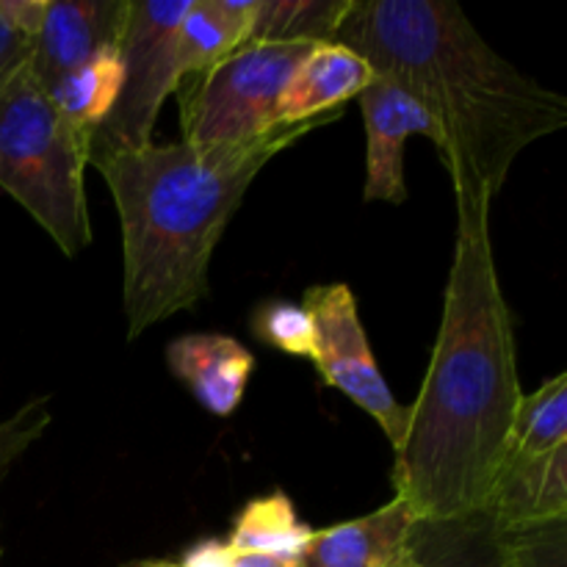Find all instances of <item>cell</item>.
Listing matches in <instances>:
<instances>
[{"instance_id": "2e32d148", "label": "cell", "mask_w": 567, "mask_h": 567, "mask_svg": "<svg viewBox=\"0 0 567 567\" xmlns=\"http://www.w3.org/2000/svg\"><path fill=\"white\" fill-rule=\"evenodd\" d=\"M310 529L299 518L297 507L282 491L252 498L233 520L227 546L238 554H269V557H297L308 546Z\"/></svg>"}, {"instance_id": "ffe728a7", "label": "cell", "mask_w": 567, "mask_h": 567, "mask_svg": "<svg viewBox=\"0 0 567 567\" xmlns=\"http://www.w3.org/2000/svg\"><path fill=\"white\" fill-rule=\"evenodd\" d=\"M252 332L271 349H280L291 358H313V327L302 305L288 299L258 305L252 316Z\"/></svg>"}, {"instance_id": "8fae6325", "label": "cell", "mask_w": 567, "mask_h": 567, "mask_svg": "<svg viewBox=\"0 0 567 567\" xmlns=\"http://www.w3.org/2000/svg\"><path fill=\"white\" fill-rule=\"evenodd\" d=\"M166 365L199 408L216 419L236 413L255 371L252 349L221 332H192L166 347Z\"/></svg>"}, {"instance_id": "7402d4cb", "label": "cell", "mask_w": 567, "mask_h": 567, "mask_svg": "<svg viewBox=\"0 0 567 567\" xmlns=\"http://www.w3.org/2000/svg\"><path fill=\"white\" fill-rule=\"evenodd\" d=\"M31 39L6 25L3 17H0V92L20 72V66L31 59Z\"/></svg>"}, {"instance_id": "9a60e30c", "label": "cell", "mask_w": 567, "mask_h": 567, "mask_svg": "<svg viewBox=\"0 0 567 567\" xmlns=\"http://www.w3.org/2000/svg\"><path fill=\"white\" fill-rule=\"evenodd\" d=\"M252 14L255 0H192L175 37L181 78L199 75L241 50Z\"/></svg>"}, {"instance_id": "9c48e42d", "label": "cell", "mask_w": 567, "mask_h": 567, "mask_svg": "<svg viewBox=\"0 0 567 567\" xmlns=\"http://www.w3.org/2000/svg\"><path fill=\"white\" fill-rule=\"evenodd\" d=\"M127 0H48L28 70L44 89L109 48H120Z\"/></svg>"}, {"instance_id": "7a4b0ae2", "label": "cell", "mask_w": 567, "mask_h": 567, "mask_svg": "<svg viewBox=\"0 0 567 567\" xmlns=\"http://www.w3.org/2000/svg\"><path fill=\"white\" fill-rule=\"evenodd\" d=\"M332 42L437 122L454 199L496 203L518 155L567 125V97L504 59L449 0H352Z\"/></svg>"}, {"instance_id": "484cf974", "label": "cell", "mask_w": 567, "mask_h": 567, "mask_svg": "<svg viewBox=\"0 0 567 567\" xmlns=\"http://www.w3.org/2000/svg\"><path fill=\"white\" fill-rule=\"evenodd\" d=\"M0 563H3V540H0Z\"/></svg>"}, {"instance_id": "4fadbf2b", "label": "cell", "mask_w": 567, "mask_h": 567, "mask_svg": "<svg viewBox=\"0 0 567 567\" xmlns=\"http://www.w3.org/2000/svg\"><path fill=\"white\" fill-rule=\"evenodd\" d=\"M371 78L374 70L354 50L336 42L313 44L288 78L277 109L280 125H297L341 111L347 100L358 97L369 86Z\"/></svg>"}, {"instance_id": "7c38bea8", "label": "cell", "mask_w": 567, "mask_h": 567, "mask_svg": "<svg viewBox=\"0 0 567 567\" xmlns=\"http://www.w3.org/2000/svg\"><path fill=\"white\" fill-rule=\"evenodd\" d=\"M485 509L504 529L567 520V443L546 454H507Z\"/></svg>"}, {"instance_id": "5b68a950", "label": "cell", "mask_w": 567, "mask_h": 567, "mask_svg": "<svg viewBox=\"0 0 567 567\" xmlns=\"http://www.w3.org/2000/svg\"><path fill=\"white\" fill-rule=\"evenodd\" d=\"M319 42L244 44L221 64L183 78L181 125L183 142L238 144L264 136L280 125V97L288 78Z\"/></svg>"}, {"instance_id": "52a82bcc", "label": "cell", "mask_w": 567, "mask_h": 567, "mask_svg": "<svg viewBox=\"0 0 567 567\" xmlns=\"http://www.w3.org/2000/svg\"><path fill=\"white\" fill-rule=\"evenodd\" d=\"M302 308L313 327V363L327 385L338 388L363 413L380 424L393 449L402 446L410 408H404L388 388L369 336L360 321L358 299L347 282H324L305 293Z\"/></svg>"}, {"instance_id": "44dd1931", "label": "cell", "mask_w": 567, "mask_h": 567, "mask_svg": "<svg viewBox=\"0 0 567 567\" xmlns=\"http://www.w3.org/2000/svg\"><path fill=\"white\" fill-rule=\"evenodd\" d=\"M50 421H53L50 396L28 399L9 419L0 421V485L14 471V465L25 457L28 449L42 441Z\"/></svg>"}, {"instance_id": "603a6c76", "label": "cell", "mask_w": 567, "mask_h": 567, "mask_svg": "<svg viewBox=\"0 0 567 567\" xmlns=\"http://www.w3.org/2000/svg\"><path fill=\"white\" fill-rule=\"evenodd\" d=\"M233 548L227 540H199L183 554L177 567H230L233 563Z\"/></svg>"}, {"instance_id": "30bf717a", "label": "cell", "mask_w": 567, "mask_h": 567, "mask_svg": "<svg viewBox=\"0 0 567 567\" xmlns=\"http://www.w3.org/2000/svg\"><path fill=\"white\" fill-rule=\"evenodd\" d=\"M415 520L404 498L382 504L363 518L313 529L299 554L302 567H404L410 557V537Z\"/></svg>"}, {"instance_id": "5bb4252c", "label": "cell", "mask_w": 567, "mask_h": 567, "mask_svg": "<svg viewBox=\"0 0 567 567\" xmlns=\"http://www.w3.org/2000/svg\"><path fill=\"white\" fill-rule=\"evenodd\" d=\"M404 567H518L507 529L491 509L415 520Z\"/></svg>"}, {"instance_id": "d4e9b609", "label": "cell", "mask_w": 567, "mask_h": 567, "mask_svg": "<svg viewBox=\"0 0 567 567\" xmlns=\"http://www.w3.org/2000/svg\"><path fill=\"white\" fill-rule=\"evenodd\" d=\"M127 567H177V563H164V559H153V563H136Z\"/></svg>"}, {"instance_id": "8992f818", "label": "cell", "mask_w": 567, "mask_h": 567, "mask_svg": "<svg viewBox=\"0 0 567 567\" xmlns=\"http://www.w3.org/2000/svg\"><path fill=\"white\" fill-rule=\"evenodd\" d=\"M192 0H127L120 39L122 92L109 120L92 133V150H136L153 142L166 97L181 86L175 37Z\"/></svg>"}, {"instance_id": "ba28073f", "label": "cell", "mask_w": 567, "mask_h": 567, "mask_svg": "<svg viewBox=\"0 0 567 567\" xmlns=\"http://www.w3.org/2000/svg\"><path fill=\"white\" fill-rule=\"evenodd\" d=\"M365 125V203L402 205L408 199L404 144L410 136H426L437 147L441 131L419 100L388 78L377 75L358 94Z\"/></svg>"}, {"instance_id": "e0dca14e", "label": "cell", "mask_w": 567, "mask_h": 567, "mask_svg": "<svg viewBox=\"0 0 567 567\" xmlns=\"http://www.w3.org/2000/svg\"><path fill=\"white\" fill-rule=\"evenodd\" d=\"M122 78L125 72H122L120 48H109L61 78L50 89V97L66 122L92 136L114 111L122 92Z\"/></svg>"}, {"instance_id": "cb8c5ba5", "label": "cell", "mask_w": 567, "mask_h": 567, "mask_svg": "<svg viewBox=\"0 0 567 567\" xmlns=\"http://www.w3.org/2000/svg\"><path fill=\"white\" fill-rule=\"evenodd\" d=\"M230 567H302L297 557H269V554H233Z\"/></svg>"}, {"instance_id": "d6986e66", "label": "cell", "mask_w": 567, "mask_h": 567, "mask_svg": "<svg viewBox=\"0 0 567 567\" xmlns=\"http://www.w3.org/2000/svg\"><path fill=\"white\" fill-rule=\"evenodd\" d=\"M567 443V374L524 393L509 426L507 454H546Z\"/></svg>"}, {"instance_id": "ac0fdd59", "label": "cell", "mask_w": 567, "mask_h": 567, "mask_svg": "<svg viewBox=\"0 0 567 567\" xmlns=\"http://www.w3.org/2000/svg\"><path fill=\"white\" fill-rule=\"evenodd\" d=\"M352 0H255L247 44L332 42Z\"/></svg>"}, {"instance_id": "3957f363", "label": "cell", "mask_w": 567, "mask_h": 567, "mask_svg": "<svg viewBox=\"0 0 567 567\" xmlns=\"http://www.w3.org/2000/svg\"><path fill=\"white\" fill-rule=\"evenodd\" d=\"M341 116L343 109L277 125L238 144L197 147L181 138L89 153V164L105 177L120 214L127 341L208 297L216 244L249 186L275 155Z\"/></svg>"}, {"instance_id": "6da1fadb", "label": "cell", "mask_w": 567, "mask_h": 567, "mask_svg": "<svg viewBox=\"0 0 567 567\" xmlns=\"http://www.w3.org/2000/svg\"><path fill=\"white\" fill-rule=\"evenodd\" d=\"M491 210L485 197L457 199L441 330L419 399L410 404L402 446L393 449L396 498L424 520L485 507L524 396Z\"/></svg>"}, {"instance_id": "277c9868", "label": "cell", "mask_w": 567, "mask_h": 567, "mask_svg": "<svg viewBox=\"0 0 567 567\" xmlns=\"http://www.w3.org/2000/svg\"><path fill=\"white\" fill-rule=\"evenodd\" d=\"M92 136L55 109L28 61L0 92V188L75 258L92 244L86 166Z\"/></svg>"}]
</instances>
